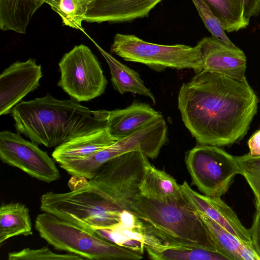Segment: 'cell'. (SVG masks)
<instances>
[{"label": "cell", "mask_w": 260, "mask_h": 260, "mask_svg": "<svg viewBox=\"0 0 260 260\" xmlns=\"http://www.w3.org/2000/svg\"><path fill=\"white\" fill-rule=\"evenodd\" d=\"M258 103L246 79L206 70L183 83L178 96L182 120L198 144L218 147L245 136Z\"/></svg>", "instance_id": "obj_1"}, {"label": "cell", "mask_w": 260, "mask_h": 260, "mask_svg": "<svg viewBox=\"0 0 260 260\" xmlns=\"http://www.w3.org/2000/svg\"><path fill=\"white\" fill-rule=\"evenodd\" d=\"M11 113L17 133L50 148L107 126L110 111H93L72 99L58 100L47 93L42 98L21 101Z\"/></svg>", "instance_id": "obj_2"}, {"label": "cell", "mask_w": 260, "mask_h": 260, "mask_svg": "<svg viewBox=\"0 0 260 260\" xmlns=\"http://www.w3.org/2000/svg\"><path fill=\"white\" fill-rule=\"evenodd\" d=\"M132 211L165 245L199 247L222 252L197 210L183 193L168 201L141 193L132 203Z\"/></svg>", "instance_id": "obj_3"}, {"label": "cell", "mask_w": 260, "mask_h": 260, "mask_svg": "<svg viewBox=\"0 0 260 260\" xmlns=\"http://www.w3.org/2000/svg\"><path fill=\"white\" fill-rule=\"evenodd\" d=\"M40 202L42 211L92 232L118 223L123 210L87 181L69 192H47Z\"/></svg>", "instance_id": "obj_4"}, {"label": "cell", "mask_w": 260, "mask_h": 260, "mask_svg": "<svg viewBox=\"0 0 260 260\" xmlns=\"http://www.w3.org/2000/svg\"><path fill=\"white\" fill-rule=\"evenodd\" d=\"M40 236L56 249L96 260H139L142 254L117 245L95 232L43 212L35 220Z\"/></svg>", "instance_id": "obj_5"}, {"label": "cell", "mask_w": 260, "mask_h": 260, "mask_svg": "<svg viewBox=\"0 0 260 260\" xmlns=\"http://www.w3.org/2000/svg\"><path fill=\"white\" fill-rule=\"evenodd\" d=\"M110 51L126 61L145 64L155 72H161L168 68L191 69L197 74L203 70L198 44L194 47L157 44L134 35L116 34Z\"/></svg>", "instance_id": "obj_6"}, {"label": "cell", "mask_w": 260, "mask_h": 260, "mask_svg": "<svg viewBox=\"0 0 260 260\" xmlns=\"http://www.w3.org/2000/svg\"><path fill=\"white\" fill-rule=\"evenodd\" d=\"M148 158L140 151L122 154L102 166L88 182L119 208L132 211V203L141 193L140 187L151 164Z\"/></svg>", "instance_id": "obj_7"}, {"label": "cell", "mask_w": 260, "mask_h": 260, "mask_svg": "<svg viewBox=\"0 0 260 260\" xmlns=\"http://www.w3.org/2000/svg\"><path fill=\"white\" fill-rule=\"evenodd\" d=\"M185 163L192 184L209 197L221 198L240 174L235 156L218 146L198 144L187 152Z\"/></svg>", "instance_id": "obj_8"}, {"label": "cell", "mask_w": 260, "mask_h": 260, "mask_svg": "<svg viewBox=\"0 0 260 260\" xmlns=\"http://www.w3.org/2000/svg\"><path fill=\"white\" fill-rule=\"evenodd\" d=\"M60 78L57 85L71 99L88 102L102 95L108 81L91 49L80 44L65 53L58 63Z\"/></svg>", "instance_id": "obj_9"}, {"label": "cell", "mask_w": 260, "mask_h": 260, "mask_svg": "<svg viewBox=\"0 0 260 260\" xmlns=\"http://www.w3.org/2000/svg\"><path fill=\"white\" fill-rule=\"evenodd\" d=\"M38 145L23 139L18 133L1 131V160L39 180L50 183L58 180L60 175L55 160Z\"/></svg>", "instance_id": "obj_10"}, {"label": "cell", "mask_w": 260, "mask_h": 260, "mask_svg": "<svg viewBox=\"0 0 260 260\" xmlns=\"http://www.w3.org/2000/svg\"><path fill=\"white\" fill-rule=\"evenodd\" d=\"M42 76L41 66L33 58L17 61L5 69L0 75V115L11 113L23 98L37 89Z\"/></svg>", "instance_id": "obj_11"}, {"label": "cell", "mask_w": 260, "mask_h": 260, "mask_svg": "<svg viewBox=\"0 0 260 260\" xmlns=\"http://www.w3.org/2000/svg\"><path fill=\"white\" fill-rule=\"evenodd\" d=\"M197 44L200 48L203 70L239 80L246 79L247 59L239 48L213 36L203 38Z\"/></svg>", "instance_id": "obj_12"}, {"label": "cell", "mask_w": 260, "mask_h": 260, "mask_svg": "<svg viewBox=\"0 0 260 260\" xmlns=\"http://www.w3.org/2000/svg\"><path fill=\"white\" fill-rule=\"evenodd\" d=\"M180 186L184 195L197 210L241 241L252 245L250 229L242 224L236 213L220 198L201 194L193 190L185 181Z\"/></svg>", "instance_id": "obj_13"}, {"label": "cell", "mask_w": 260, "mask_h": 260, "mask_svg": "<svg viewBox=\"0 0 260 260\" xmlns=\"http://www.w3.org/2000/svg\"><path fill=\"white\" fill-rule=\"evenodd\" d=\"M163 0H91L85 15L87 22L118 23L148 17Z\"/></svg>", "instance_id": "obj_14"}, {"label": "cell", "mask_w": 260, "mask_h": 260, "mask_svg": "<svg viewBox=\"0 0 260 260\" xmlns=\"http://www.w3.org/2000/svg\"><path fill=\"white\" fill-rule=\"evenodd\" d=\"M162 117L160 112L149 105L134 102L126 108L110 111L107 127L111 136L117 141Z\"/></svg>", "instance_id": "obj_15"}, {"label": "cell", "mask_w": 260, "mask_h": 260, "mask_svg": "<svg viewBox=\"0 0 260 260\" xmlns=\"http://www.w3.org/2000/svg\"><path fill=\"white\" fill-rule=\"evenodd\" d=\"M116 141L111 136L107 126L97 128L56 146L52 157L60 164L90 155Z\"/></svg>", "instance_id": "obj_16"}, {"label": "cell", "mask_w": 260, "mask_h": 260, "mask_svg": "<svg viewBox=\"0 0 260 260\" xmlns=\"http://www.w3.org/2000/svg\"><path fill=\"white\" fill-rule=\"evenodd\" d=\"M95 45L109 66L111 82L115 90L121 94L131 92L148 97L153 105L155 104L154 95L145 85L137 72L117 60L96 44Z\"/></svg>", "instance_id": "obj_17"}, {"label": "cell", "mask_w": 260, "mask_h": 260, "mask_svg": "<svg viewBox=\"0 0 260 260\" xmlns=\"http://www.w3.org/2000/svg\"><path fill=\"white\" fill-rule=\"evenodd\" d=\"M45 0H0V28L25 34L34 13Z\"/></svg>", "instance_id": "obj_18"}, {"label": "cell", "mask_w": 260, "mask_h": 260, "mask_svg": "<svg viewBox=\"0 0 260 260\" xmlns=\"http://www.w3.org/2000/svg\"><path fill=\"white\" fill-rule=\"evenodd\" d=\"M197 211L221 251L230 260H260L252 245L241 241L205 214Z\"/></svg>", "instance_id": "obj_19"}, {"label": "cell", "mask_w": 260, "mask_h": 260, "mask_svg": "<svg viewBox=\"0 0 260 260\" xmlns=\"http://www.w3.org/2000/svg\"><path fill=\"white\" fill-rule=\"evenodd\" d=\"M28 208L23 204L11 202L0 207V245L7 240L20 235H32Z\"/></svg>", "instance_id": "obj_20"}, {"label": "cell", "mask_w": 260, "mask_h": 260, "mask_svg": "<svg viewBox=\"0 0 260 260\" xmlns=\"http://www.w3.org/2000/svg\"><path fill=\"white\" fill-rule=\"evenodd\" d=\"M140 190L141 194L146 197L164 201L176 199L183 193L180 184L173 177L151 164Z\"/></svg>", "instance_id": "obj_21"}, {"label": "cell", "mask_w": 260, "mask_h": 260, "mask_svg": "<svg viewBox=\"0 0 260 260\" xmlns=\"http://www.w3.org/2000/svg\"><path fill=\"white\" fill-rule=\"evenodd\" d=\"M145 249L149 258L154 260H230L222 252L199 247L162 244Z\"/></svg>", "instance_id": "obj_22"}, {"label": "cell", "mask_w": 260, "mask_h": 260, "mask_svg": "<svg viewBox=\"0 0 260 260\" xmlns=\"http://www.w3.org/2000/svg\"><path fill=\"white\" fill-rule=\"evenodd\" d=\"M228 32L246 28L249 23L242 0H203Z\"/></svg>", "instance_id": "obj_23"}, {"label": "cell", "mask_w": 260, "mask_h": 260, "mask_svg": "<svg viewBox=\"0 0 260 260\" xmlns=\"http://www.w3.org/2000/svg\"><path fill=\"white\" fill-rule=\"evenodd\" d=\"M91 0H45L51 9L61 18L63 25L83 30L84 21Z\"/></svg>", "instance_id": "obj_24"}, {"label": "cell", "mask_w": 260, "mask_h": 260, "mask_svg": "<svg viewBox=\"0 0 260 260\" xmlns=\"http://www.w3.org/2000/svg\"><path fill=\"white\" fill-rule=\"evenodd\" d=\"M241 175L254 194L256 209L260 211V157L248 154L235 156Z\"/></svg>", "instance_id": "obj_25"}, {"label": "cell", "mask_w": 260, "mask_h": 260, "mask_svg": "<svg viewBox=\"0 0 260 260\" xmlns=\"http://www.w3.org/2000/svg\"><path fill=\"white\" fill-rule=\"evenodd\" d=\"M9 260H82L83 257L74 253L59 254L47 247L39 249L25 248L18 251L9 252Z\"/></svg>", "instance_id": "obj_26"}, {"label": "cell", "mask_w": 260, "mask_h": 260, "mask_svg": "<svg viewBox=\"0 0 260 260\" xmlns=\"http://www.w3.org/2000/svg\"><path fill=\"white\" fill-rule=\"evenodd\" d=\"M207 29L212 36L234 45L225 34L220 21L203 0H191Z\"/></svg>", "instance_id": "obj_27"}, {"label": "cell", "mask_w": 260, "mask_h": 260, "mask_svg": "<svg viewBox=\"0 0 260 260\" xmlns=\"http://www.w3.org/2000/svg\"><path fill=\"white\" fill-rule=\"evenodd\" d=\"M95 233L108 241L142 254L145 250V246L143 243L126 236L114 229H98L95 230Z\"/></svg>", "instance_id": "obj_28"}, {"label": "cell", "mask_w": 260, "mask_h": 260, "mask_svg": "<svg viewBox=\"0 0 260 260\" xmlns=\"http://www.w3.org/2000/svg\"><path fill=\"white\" fill-rule=\"evenodd\" d=\"M250 229L252 245L260 258V211L256 209Z\"/></svg>", "instance_id": "obj_29"}, {"label": "cell", "mask_w": 260, "mask_h": 260, "mask_svg": "<svg viewBox=\"0 0 260 260\" xmlns=\"http://www.w3.org/2000/svg\"><path fill=\"white\" fill-rule=\"evenodd\" d=\"M244 9V14L248 20L253 16H257L260 13V0H242Z\"/></svg>", "instance_id": "obj_30"}, {"label": "cell", "mask_w": 260, "mask_h": 260, "mask_svg": "<svg viewBox=\"0 0 260 260\" xmlns=\"http://www.w3.org/2000/svg\"><path fill=\"white\" fill-rule=\"evenodd\" d=\"M248 145L249 151L247 153L251 157H260V129L249 139Z\"/></svg>", "instance_id": "obj_31"}]
</instances>
